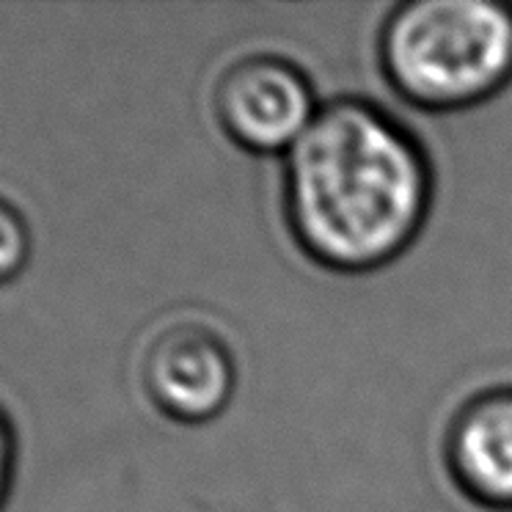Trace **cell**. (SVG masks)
Listing matches in <instances>:
<instances>
[{
  "label": "cell",
  "mask_w": 512,
  "mask_h": 512,
  "mask_svg": "<svg viewBox=\"0 0 512 512\" xmlns=\"http://www.w3.org/2000/svg\"><path fill=\"white\" fill-rule=\"evenodd\" d=\"M433 201L424 146L378 102L339 97L284 155V212L301 251L334 273L391 265Z\"/></svg>",
  "instance_id": "obj_1"
},
{
  "label": "cell",
  "mask_w": 512,
  "mask_h": 512,
  "mask_svg": "<svg viewBox=\"0 0 512 512\" xmlns=\"http://www.w3.org/2000/svg\"><path fill=\"white\" fill-rule=\"evenodd\" d=\"M378 56L391 89L416 108H474L512 80V3H400L383 23Z\"/></svg>",
  "instance_id": "obj_2"
},
{
  "label": "cell",
  "mask_w": 512,
  "mask_h": 512,
  "mask_svg": "<svg viewBox=\"0 0 512 512\" xmlns=\"http://www.w3.org/2000/svg\"><path fill=\"white\" fill-rule=\"evenodd\" d=\"M320 113L312 80L279 56H251L226 69L215 86L223 133L251 155H287Z\"/></svg>",
  "instance_id": "obj_3"
},
{
  "label": "cell",
  "mask_w": 512,
  "mask_h": 512,
  "mask_svg": "<svg viewBox=\"0 0 512 512\" xmlns=\"http://www.w3.org/2000/svg\"><path fill=\"white\" fill-rule=\"evenodd\" d=\"M141 378L157 411L179 424L218 419L237 389V367L226 342L193 323L174 325L155 336Z\"/></svg>",
  "instance_id": "obj_4"
},
{
  "label": "cell",
  "mask_w": 512,
  "mask_h": 512,
  "mask_svg": "<svg viewBox=\"0 0 512 512\" xmlns=\"http://www.w3.org/2000/svg\"><path fill=\"white\" fill-rule=\"evenodd\" d=\"M444 455L468 499L512 512V386L479 391L455 413Z\"/></svg>",
  "instance_id": "obj_5"
},
{
  "label": "cell",
  "mask_w": 512,
  "mask_h": 512,
  "mask_svg": "<svg viewBox=\"0 0 512 512\" xmlns=\"http://www.w3.org/2000/svg\"><path fill=\"white\" fill-rule=\"evenodd\" d=\"M31 256V232L23 212L0 196V284L14 279Z\"/></svg>",
  "instance_id": "obj_6"
},
{
  "label": "cell",
  "mask_w": 512,
  "mask_h": 512,
  "mask_svg": "<svg viewBox=\"0 0 512 512\" xmlns=\"http://www.w3.org/2000/svg\"><path fill=\"white\" fill-rule=\"evenodd\" d=\"M12 471H14V433L9 419L0 413V507L9 496L12 488Z\"/></svg>",
  "instance_id": "obj_7"
}]
</instances>
